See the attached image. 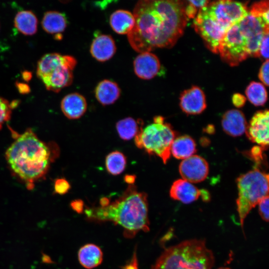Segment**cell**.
Masks as SVG:
<instances>
[{"mask_svg": "<svg viewBox=\"0 0 269 269\" xmlns=\"http://www.w3.org/2000/svg\"><path fill=\"white\" fill-rule=\"evenodd\" d=\"M87 108L85 97L78 93L66 95L61 102V109L64 115L69 119H77L81 117Z\"/></svg>", "mask_w": 269, "mask_h": 269, "instance_id": "d6986e66", "label": "cell"}, {"mask_svg": "<svg viewBox=\"0 0 269 269\" xmlns=\"http://www.w3.org/2000/svg\"><path fill=\"white\" fill-rule=\"evenodd\" d=\"M232 100L233 105L237 108L243 107L246 101V97L239 93L234 94Z\"/></svg>", "mask_w": 269, "mask_h": 269, "instance_id": "d590c367", "label": "cell"}, {"mask_svg": "<svg viewBox=\"0 0 269 269\" xmlns=\"http://www.w3.org/2000/svg\"><path fill=\"white\" fill-rule=\"evenodd\" d=\"M214 263L206 241L192 239L166 248L151 269H212Z\"/></svg>", "mask_w": 269, "mask_h": 269, "instance_id": "277c9868", "label": "cell"}, {"mask_svg": "<svg viewBox=\"0 0 269 269\" xmlns=\"http://www.w3.org/2000/svg\"><path fill=\"white\" fill-rule=\"evenodd\" d=\"M217 269H231L228 267H220Z\"/></svg>", "mask_w": 269, "mask_h": 269, "instance_id": "ee69618b", "label": "cell"}, {"mask_svg": "<svg viewBox=\"0 0 269 269\" xmlns=\"http://www.w3.org/2000/svg\"><path fill=\"white\" fill-rule=\"evenodd\" d=\"M95 97L103 106L114 104L120 97L121 89L117 83L105 79L100 81L95 90Z\"/></svg>", "mask_w": 269, "mask_h": 269, "instance_id": "ffe728a7", "label": "cell"}, {"mask_svg": "<svg viewBox=\"0 0 269 269\" xmlns=\"http://www.w3.org/2000/svg\"><path fill=\"white\" fill-rule=\"evenodd\" d=\"M53 155L50 146L30 129L19 134L5 152L11 169L29 190L46 173Z\"/></svg>", "mask_w": 269, "mask_h": 269, "instance_id": "3957f363", "label": "cell"}, {"mask_svg": "<svg viewBox=\"0 0 269 269\" xmlns=\"http://www.w3.org/2000/svg\"><path fill=\"white\" fill-rule=\"evenodd\" d=\"M250 13L262 19L269 25V3L268 0H263L253 3L249 10Z\"/></svg>", "mask_w": 269, "mask_h": 269, "instance_id": "f1b7e54d", "label": "cell"}, {"mask_svg": "<svg viewBox=\"0 0 269 269\" xmlns=\"http://www.w3.org/2000/svg\"><path fill=\"white\" fill-rule=\"evenodd\" d=\"M269 32H266L261 42L259 49V56L267 60L269 57Z\"/></svg>", "mask_w": 269, "mask_h": 269, "instance_id": "d6a6232c", "label": "cell"}, {"mask_svg": "<svg viewBox=\"0 0 269 269\" xmlns=\"http://www.w3.org/2000/svg\"><path fill=\"white\" fill-rule=\"evenodd\" d=\"M136 179V176L135 175L127 174L124 177V179L125 182L129 185L134 184Z\"/></svg>", "mask_w": 269, "mask_h": 269, "instance_id": "60d3db41", "label": "cell"}, {"mask_svg": "<svg viewBox=\"0 0 269 269\" xmlns=\"http://www.w3.org/2000/svg\"><path fill=\"white\" fill-rule=\"evenodd\" d=\"M78 258L83 267L87 269H92L101 264L103 254L99 246L93 244H87L79 250Z\"/></svg>", "mask_w": 269, "mask_h": 269, "instance_id": "44dd1931", "label": "cell"}, {"mask_svg": "<svg viewBox=\"0 0 269 269\" xmlns=\"http://www.w3.org/2000/svg\"><path fill=\"white\" fill-rule=\"evenodd\" d=\"M54 191L59 195L67 193L70 189V184L65 178L57 179L54 183Z\"/></svg>", "mask_w": 269, "mask_h": 269, "instance_id": "4dcf8cb0", "label": "cell"}, {"mask_svg": "<svg viewBox=\"0 0 269 269\" xmlns=\"http://www.w3.org/2000/svg\"><path fill=\"white\" fill-rule=\"evenodd\" d=\"M99 204L84 209L86 219L118 225L123 228L127 238H133L141 231H149L147 195L138 191L134 185H129L113 201L106 197L102 198Z\"/></svg>", "mask_w": 269, "mask_h": 269, "instance_id": "7a4b0ae2", "label": "cell"}, {"mask_svg": "<svg viewBox=\"0 0 269 269\" xmlns=\"http://www.w3.org/2000/svg\"><path fill=\"white\" fill-rule=\"evenodd\" d=\"M237 210L242 228L247 216L259 202L269 196V175L256 168L237 179Z\"/></svg>", "mask_w": 269, "mask_h": 269, "instance_id": "52a82bcc", "label": "cell"}, {"mask_svg": "<svg viewBox=\"0 0 269 269\" xmlns=\"http://www.w3.org/2000/svg\"><path fill=\"white\" fill-rule=\"evenodd\" d=\"M41 24L45 31L52 34H60L66 28L67 21L64 13L50 10L44 14Z\"/></svg>", "mask_w": 269, "mask_h": 269, "instance_id": "cb8c5ba5", "label": "cell"}, {"mask_svg": "<svg viewBox=\"0 0 269 269\" xmlns=\"http://www.w3.org/2000/svg\"><path fill=\"white\" fill-rule=\"evenodd\" d=\"M170 152L175 158L183 160L196 152V143L189 135L176 136L172 143Z\"/></svg>", "mask_w": 269, "mask_h": 269, "instance_id": "603a6c76", "label": "cell"}, {"mask_svg": "<svg viewBox=\"0 0 269 269\" xmlns=\"http://www.w3.org/2000/svg\"><path fill=\"white\" fill-rule=\"evenodd\" d=\"M11 104L6 100L0 97V129L2 124L10 119Z\"/></svg>", "mask_w": 269, "mask_h": 269, "instance_id": "f546056e", "label": "cell"}, {"mask_svg": "<svg viewBox=\"0 0 269 269\" xmlns=\"http://www.w3.org/2000/svg\"><path fill=\"white\" fill-rule=\"evenodd\" d=\"M185 7V14L188 18H193L197 15V8L189 1H187Z\"/></svg>", "mask_w": 269, "mask_h": 269, "instance_id": "74e56055", "label": "cell"}, {"mask_svg": "<svg viewBox=\"0 0 269 269\" xmlns=\"http://www.w3.org/2000/svg\"><path fill=\"white\" fill-rule=\"evenodd\" d=\"M218 53L222 60L232 66H236L249 56L247 39L242 33L238 22L226 32L220 42Z\"/></svg>", "mask_w": 269, "mask_h": 269, "instance_id": "ba28073f", "label": "cell"}, {"mask_svg": "<svg viewBox=\"0 0 269 269\" xmlns=\"http://www.w3.org/2000/svg\"><path fill=\"white\" fill-rule=\"evenodd\" d=\"M206 8L226 30L240 21L249 11L246 3L230 0L210 2Z\"/></svg>", "mask_w": 269, "mask_h": 269, "instance_id": "9c48e42d", "label": "cell"}, {"mask_svg": "<svg viewBox=\"0 0 269 269\" xmlns=\"http://www.w3.org/2000/svg\"><path fill=\"white\" fill-rule=\"evenodd\" d=\"M134 24V14L128 10H117L110 15L111 27L118 34H128L133 29Z\"/></svg>", "mask_w": 269, "mask_h": 269, "instance_id": "7402d4cb", "label": "cell"}, {"mask_svg": "<svg viewBox=\"0 0 269 269\" xmlns=\"http://www.w3.org/2000/svg\"><path fill=\"white\" fill-rule=\"evenodd\" d=\"M116 51L115 42L109 35L100 34L95 36L90 46L92 57L100 62L110 59Z\"/></svg>", "mask_w": 269, "mask_h": 269, "instance_id": "ac0fdd59", "label": "cell"}, {"mask_svg": "<svg viewBox=\"0 0 269 269\" xmlns=\"http://www.w3.org/2000/svg\"><path fill=\"white\" fill-rule=\"evenodd\" d=\"M269 196L262 199L258 204L259 213L261 218L265 222L269 221Z\"/></svg>", "mask_w": 269, "mask_h": 269, "instance_id": "1f68e13d", "label": "cell"}, {"mask_svg": "<svg viewBox=\"0 0 269 269\" xmlns=\"http://www.w3.org/2000/svg\"><path fill=\"white\" fill-rule=\"evenodd\" d=\"M17 87L19 91L22 93H27L29 90V87L24 84L19 83Z\"/></svg>", "mask_w": 269, "mask_h": 269, "instance_id": "b9f144b4", "label": "cell"}, {"mask_svg": "<svg viewBox=\"0 0 269 269\" xmlns=\"http://www.w3.org/2000/svg\"><path fill=\"white\" fill-rule=\"evenodd\" d=\"M240 29L248 43L249 56L259 57V49L264 34L269 32V25L248 11L247 15L238 22Z\"/></svg>", "mask_w": 269, "mask_h": 269, "instance_id": "8fae6325", "label": "cell"}, {"mask_svg": "<svg viewBox=\"0 0 269 269\" xmlns=\"http://www.w3.org/2000/svg\"><path fill=\"white\" fill-rule=\"evenodd\" d=\"M71 208L79 214L82 213L85 209L84 204L81 199L74 200L70 203Z\"/></svg>", "mask_w": 269, "mask_h": 269, "instance_id": "8d00e7d4", "label": "cell"}, {"mask_svg": "<svg viewBox=\"0 0 269 269\" xmlns=\"http://www.w3.org/2000/svg\"><path fill=\"white\" fill-rule=\"evenodd\" d=\"M245 93L249 101L256 106H263L267 101L266 89L260 82H251L246 88Z\"/></svg>", "mask_w": 269, "mask_h": 269, "instance_id": "83f0119b", "label": "cell"}, {"mask_svg": "<svg viewBox=\"0 0 269 269\" xmlns=\"http://www.w3.org/2000/svg\"><path fill=\"white\" fill-rule=\"evenodd\" d=\"M42 260L45 263H50L52 262L50 258L47 255H44L42 257Z\"/></svg>", "mask_w": 269, "mask_h": 269, "instance_id": "7bdbcfd3", "label": "cell"}, {"mask_svg": "<svg viewBox=\"0 0 269 269\" xmlns=\"http://www.w3.org/2000/svg\"><path fill=\"white\" fill-rule=\"evenodd\" d=\"M186 4L181 0L138 1L133 12L135 24L127 34L132 47L142 53L173 46L187 22Z\"/></svg>", "mask_w": 269, "mask_h": 269, "instance_id": "6da1fadb", "label": "cell"}, {"mask_svg": "<svg viewBox=\"0 0 269 269\" xmlns=\"http://www.w3.org/2000/svg\"><path fill=\"white\" fill-rule=\"evenodd\" d=\"M177 133L164 119L155 116L153 122L142 128L134 137L136 146L150 155L159 157L165 164L169 159L171 146Z\"/></svg>", "mask_w": 269, "mask_h": 269, "instance_id": "5b68a950", "label": "cell"}, {"mask_svg": "<svg viewBox=\"0 0 269 269\" xmlns=\"http://www.w3.org/2000/svg\"><path fill=\"white\" fill-rule=\"evenodd\" d=\"M179 105L182 111L187 115L201 114L207 106L203 91L195 86L184 90L180 95Z\"/></svg>", "mask_w": 269, "mask_h": 269, "instance_id": "5bb4252c", "label": "cell"}, {"mask_svg": "<svg viewBox=\"0 0 269 269\" xmlns=\"http://www.w3.org/2000/svg\"><path fill=\"white\" fill-rule=\"evenodd\" d=\"M106 167L111 175H117L122 173L127 165V158L125 154L119 151L109 153L106 157Z\"/></svg>", "mask_w": 269, "mask_h": 269, "instance_id": "4316f807", "label": "cell"}, {"mask_svg": "<svg viewBox=\"0 0 269 269\" xmlns=\"http://www.w3.org/2000/svg\"><path fill=\"white\" fill-rule=\"evenodd\" d=\"M143 125L141 120L136 121L131 117H128L118 121L116 128L120 138L129 140L135 136Z\"/></svg>", "mask_w": 269, "mask_h": 269, "instance_id": "484cf974", "label": "cell"}, {"mask_svg": "<svg viewBox=\"0 0 269 269\" xmlns=\"http://www.w3.org/2000/svg\"><path fill=\"white\" fill-rule=\"evenodd\" d=\"M125 269H138L137 262L135 254H134L133 258L130 264L126 266Z\"/></svg>", "mask_w": 269, "mask_h": 269, "instance_id": "ab89813d", "label": "cell"}, {"mask_svg": "<svg viewBox=\"0 0 269 269\" xmlns=\"http://www.w3.org/2000/svg\"><path fill=\"white\" fill-rule=\"evenodd\" d=\"M190 3L193 5L197 8H199V9L202 8L204 7L207 6L210 1L206 0H188Z\"/></svg>", "mask_w": 269, "mask_h": 269, "instance_id": "f35d334b", "label": "cell"}, {"mask_svg": "<svg viewBox=\"0 0 269 269\" xmlns=\"http://www.w3.org/2000/svg\"><path fill=\"white\" fill-rule=\"evenodd\" d=\"M76 64L72 56L47 53L38 61L36 74L48 90L58 92L72 84Z\"/></svg>", "mask_w": 269, "mask_h": 269, "instance_id": "8992f818", "label": "cell"}, {"mask_svg": "<svg viewBox=\"0 0 269 269\" xmlns=\"http://www.w3.org/2000/svg\"><path fill=\"white\" fill-rule=\"evenodd\" d=\"M221 125L223 131L227 134L234 137L243 134L248 125L244 114L236 109L228 110L224 114Z\"/></svg>", "mask_w": 269, "mask_h": 269, "instance_id": "2e32d148", "label": "cell"}, {"mask_svg": "<svg viewBox=\"0 0 269 269\" xmlns=\"http://www.w3.org/2000/svg\"><path fill=\"white\" fill-rule=\"evenodd\" d=\"M169 195L174 200L184 204H190L202 196V191L192 183L184 179L175 180L171 186Z\"/></svg>", "mask_w": 269, "mask_h": 269, "instance_id": "e0dca14e", "label": "cell"}, {"mask_svg": "<svg viewBox=\"0 0 269 269\" xmlns=\"http://www.w3.org/2000/svg\"><path fill=\"white\" fill-rule=\"evenodd\" d=\"M265 150L261 146H254L250 150V155L252 158L257 163L263 159V152Z\"/></svg>", "mask_w": 269, "mask_h": 269, "instance_id": "e575fe53", "label": "cell"}, {"mask_svg": "<svg viewBox=\"0 0 269 269\" xmlns=\"http://www.w3.org/2000/svg\"><path fill=\"white\" fill-rule=\"evenodd\" d=\"M135 75L140 79L149 80L157 75L161 70L159 59L150 52L140 53L134 61Z\"/></svg>", "mask_w": 269, "mask_h": 269, "instance_id": "9a60e30c", "label": "cell"}, {"mask_svg": "<svg viewBox=\"0 0 269 269\" xmlns=\"http://www.w3.org/2000/svg\"><path fill=\"white\" fill-rule=\"evenodd\" d=\"M14 23L17 30L25 35H33L37 31L38 20L31 10L18 12L14 17Z\"/></svg>", "mask_w": 269, "mask_h": 269, "instance_id": "d4e9b609", "label": "cell"}, {"mask_svg": "<svg viewBox=\"0 0 269 269\" xmlns=\"http://www.w3.org/2000/svg\"><path fill=\"white\" fill-rule=\"evenodd\" d=\"M269 115L268 110L256 112L247 125L246 134L252 142L265 150L269 146Z\"/></svg>", "mask_w": 269, "mask_h": 269, "instance_id": "7c38bea8", "label": "cell"}, {"mask_svg": "<svg viewBox=\"0 0 269 269\" xmlns=\"http://www.w3.org/2000/svg\"><path fill=\"white\" fill-rule=\"evenodd\" d=\"M269 59H267L261 66L258 75L260 80L267 86L269 85Z\"/></svg>", "mask_w": 269, "mask_h": 269, "instance_id": "836d02e7", "label": "cell"}, {"mask_svg": "<svg viewBox=\"0 0 269 269\" xmlns=\"http://www.w3.org/2000/svg\"><path fill=\"white\" fill-rule=\"evenodd\" d=\"M179 172L183 179L191 183L200 182L208 176V163L202 157L193 155L181 162Z\"/></svg>", "mask_w": 269, "mask_h": 269, "instance_id": "4fadbf2b", "label": "cell"}, {"mask_svg": "<svg viewBox=\"0 0 269 269\" xmlns=\"http://www.w3.org/2000/svg\"><path fill=\"white\" fill-rule=\"evenodd\" d=\"M206 6L199 9L193 21L194 27L209 50L218 53L220 42L227 30L210 15Z\"/></svg>", "mask_w": 269, "mask_h": 269, "instance_id": "30bf717a", "label": "cell"}]
</instances>
